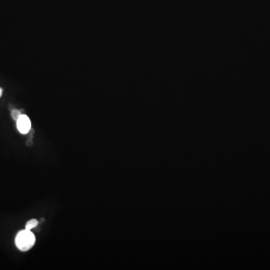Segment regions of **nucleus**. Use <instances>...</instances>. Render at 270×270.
I'll use <instances>...</instances> for the list:
<instances>
[{"label": "nucleus", "mask_w": 270, "mask_h": 270, "mask_svg": "<svg viewBox=\"0 0 270 270\" xmlns=\"http://www.w3.org/2000/svg\"><path fill=\"white\" fill-rule=\"evenodd\" d=\"M35 237L30 230H21L15 238L16 246L22 252H27L35 245Z\"/></svg>", "instance_id": "nucleus-1"}, {"label": "nucleus", "mask_w": 270, "mask_h": 270, "mask_svg": "<svg viewBox=\"0 0 270 270\" xmlns=\"http://www.w3.org/2000/svg\"><path fill=\"white\" fill-rule=\"evenodd\" d=\"M16 122H17V129L21 134H26L30 131L31 121L27 115L21 114Z\"/></svg>", "instance_id": "nucleus-2"}, {"label": "nucleus", "mask_w": 270, "mask_h": 270, "mask_svg": "<svg viewBox=\"0 0 270 270\" xmlns=\"http://www.w3.org/2000/svg\"><path fill=\"white\" fill-rule=\"evenodd\" d=\"M38 224V222L36 219H32V220L29 221V222L27 223V224H26V229L31 230L32 229L36 227Z\"/></svg>", "instance_id": "nucleus-3"}, {"label": "nucleus", "mask_w": 270, "mask_h": 270, "mask_svg": "<svg viewBox=\"0 0 270 270\" xmlns=\"http://www.w3.org/2000/svg\"><path fill=\"white\" fill-rule=\"evenodd\" d=\"M21 115V111L18 110H13L12 111H11V117H12V118L14 119L15 121H17V120H18Z\"/></svg>", "instance_id": "nucleus-4"}, {"label": "nucleus", "mask_w": 270, "mask_h": 270, "mask_svg": "<svg viewBox=\"0 0 270 270\" xmlns=\"http://www.w3.org/2000/svg\"><path fill=\"white\" fill-rule=\"evenodd\" d=\"M2 94H3V90H2L1 88H0V97H1Z\"/></svg>", "instance_id": "nucleus-5"}]
</instances>
